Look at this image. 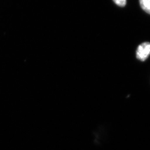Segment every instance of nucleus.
<instances>
[{
	"label": "nucleus",
	"instance_id": "obj_1",
	"mask_svg": "<svg viewBox=\"0 0 150 150\" xmlns=\"http://www.w3.org/2000/svg\"><path fill=\"white\" fill-rule=\"evenodd\" d=\"M150 55V43L145 42L140 44L136 52V57L141 62H144Z\"/></svg>",
	"mask_w": 150,
	"mask_h": 150
},
{
	"label": "nucleus",
	"instance_id": "obj_2",
	"mask_svg": "<svg viewBox=\"0 0 150 150\" xmlns=\"http://www.w3.org/2000/svg\"><path fill=\"white\" fill-rule=\"evenodd\" d=\"M139 3L142 8L150 14V0H139Z\"/></svg>",
	"mask_w": 150,
	"mask_h": 150
},
{
	"label": "nucleus",
	"instance_id": "obj_3",
	"mask_svg": "<svg viewBox=\"0 0 150 150\" xmlns=\"http://www.w3.org/2000/svg\"><path fill=\"white\" fill-rule=\"evenodd\" d=\"M115 4L120 6H124L126 4V0H113Z\"/></svg>",
	"mask_w": 150,
	"mask_h": 150
}]
</instances>
